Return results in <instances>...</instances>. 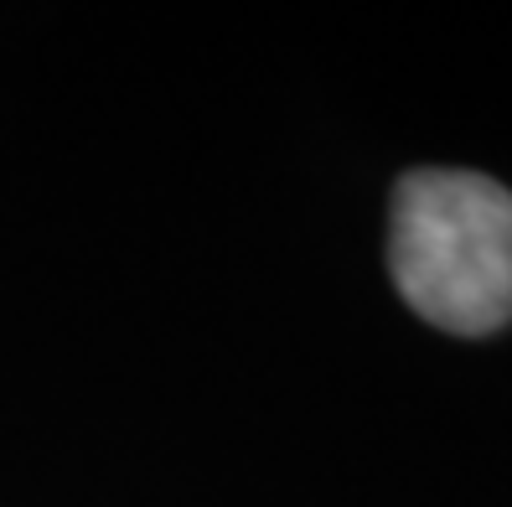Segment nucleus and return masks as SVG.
<instances>
[{
	"label": "nucleus",
	"mask_w": 512,
	"mask_h": 507,
	"mask_svg": "<svg viewBox=\"0 0 512 507\" xmlns=\"http://www.w3.org/2000/svg\"><path fill=\"white\" fill-rule=\"evenodd\" d=\"M388 275L419 321L487 337L512 321V192L481 171H409L388 207Z\"/></svg>",
	"instance_id": "nucleus-1"
}]
</instances>
